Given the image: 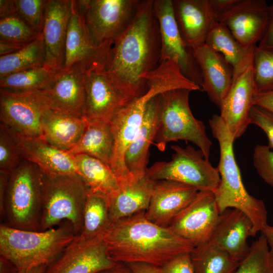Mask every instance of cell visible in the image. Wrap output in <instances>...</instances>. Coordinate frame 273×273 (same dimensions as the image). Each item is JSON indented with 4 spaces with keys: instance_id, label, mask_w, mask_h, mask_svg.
<instances>
[{
    "instance_id": "6da1fadb",
    "label": "cell",
    "mask_w": 273,
    "mask_h": 273,
    "mask_svg": "<svg viewBox=\"0 0 273 273\" xmlns=\"http://www.w3.org/2000/svg\"><path fill=\"white\" fill-rule=\"evenodd\" d=\"M161 36L154 0H142L129 27L112 43L103 69L127 96L147 90L143 76L161 63Z\"/></svg>"
},
{
    "instance_id": "7a4b0ae2",
    "label": "cell",
    "mask_w": 273,
    "mask_h": 273,
    "mask_svg": "<svg viewBox=\"0 0 273 273\" xmlns=\"http://www.w3.org/2000/svg\"><path fill=\"white\" fill-rule=\"evenodd\" d=\"M145 211L111 222L103 239L115 262H143L161 267L194 247L168 227L147 218Z\"/></svg>"
},
{
    "instance_id": "3957f363",
    "label": "cell",
    "mask_w": 273,
    "mask_h": 273,
    "mask_svg": "<svg viewBox=\"0 0 273 273\" xmlns=\"http://www.w3.org/2000/svg\"><path fill=\"white\" fill-rule=\"evenodd\" d=\"M143 79L146 81V91L133 98L110 120L114 145L110 166L120 187L135 180L125 165L124 156L142 125L149 102L157 95L171 89L187 88L189 85L188 80L179 68L170 61L162 62Z\"/></svg>"
},
{
    "instance_id": "277c9868",
    "label": "cell",
    "mask_w": 273,
    "mask_h": 273,
    "mask_svg": "<svg viewBox=\"0 0 273 273\" xmlns=\"http://www.w3.org/2000/svg\"><path fill=\"white\" fill-rule=\"evenodd\" d=\"M209 124L220 150L217 167L220 182L213 192L219 210L221 213L233 208L244 213L252 222V237H254L267 224L264 203L250 195L245 189L234 153L235 140L220 115H212Z\"/></svg>"
},
{
    "instance_id": "5b68a950",
    "label": "cell",
    "mask_w": 273,
    "mask_h": 273,
    "mask_svg": "<svg viewBox=\"0 0 273 273\" xmlns=\"http://www.w3.org/2000/svg\"><path fill=\"white\" fill-rule=\"evenodd\" d=\"M77 234L72 224L65 221L46 231H26L0 226V256L11 262L17 273H27L48 266L62 254Z\"/></svg>"
},
{
    "instance_id": "8992f818",
    "label": "cell",
    "mask_w": 273,
    "mask_h": 273,
    "mask_svg": "<svg viewBox=\"0 0 273 273\" xmlns=\"http://www.w3.org/2000/svg\"><path fill=\"white\" fill-rule=\"evenodd\" d=\"M188 89H171L160 94V120L153 144L160 151L170 142L187 141L196 145L209 160L212 142L203 122L193 115Z\"/></svg>"
},
{
    "instance_id": "52a82bcc",
    "label": "cell",
    "mask_w": 273,
    "mask_h": 273,
    "mask_svg": "<svg viewBox=\"0 0 273 273\" xmlns=\"http://www.w3.org/2000/svg\"><path fill=\"white\" fill-rule=\"evenodd\" d=\"M41 173L42 211L40 231L49 230L67 221L72 224L78 235L82 228L87 187L77 174L50 175L41 171Z\"/></svg>"
},
{
    "instance_id": "ba28073f",
    "label": "cell",
    "mask_w": 273,
    "mask_h": 273,
    "mask_svg": "<svg viewBox=\"0 0 273 273\" xmlns=\"http://www.w3.org/2000/svg\"><path fill=\"white\" fill-rule=\"evenodd\" d=\"M41 211V171L24 159L9 176L4 224L22 230L40 231Z\"/></svg>"
},
{
    "instance_id": "9c48e42d",
    "label": "cell",
    "mask_w": 273,
    "mask_h": 273,
    "mask_svg": "<svg viewBox=\"0 0 273 273\" xmlns=\"http://www.w3.org/2000/svg\"><path fill=\"white\" fill-rule=\"evenodd\" d=\"M142 0H80L76 3L93 43L113 42L130 25Z\"/></svg>"
},
{
    "instance_id": "30bf717a",
    "label": "cell",
    "mask_w": 273,
    "mask_h": 273,
    "mask_svg": "<svg viewBox=\"0 0 273 273\" xmlns=\"http://www.w3.org/2000/svg\"><path fill=\"white\" fill-rule=\"evenodd\" d=\"M174 153L169 161H158L148 168L146 174L154 180H170L214 192L220 182L217 168L205 159L203 152L191 146L172 145Z\"/></svg>"
},
{
    "instance_id": "8fae6325",
    "label": "cell",
    "mask_w": 273,
    "mask_h": 273,
    "mask_svg": "<svg viewBox=\"0 0 273 273\" xmlns=\"http://www.w3.org/2000/svg\"><path fill=\"white\" fill-rule=\"evenodd\" d=\"M49 109L44 90L14 92L0 88L1 123L20 134L42 138L41 121Z\"/></svg>"
},
{
    "instance_id": "7c38bea8",
    "label": "cell",
    "mask_w": 273,
    "mask_h": 273,
    "mask_svg": "<svg viewBox=\"0 0 273 273\" xmlns=\"http://www.w3.org/2000/svg\"><path fill=\"white\" fill-rule=\"evenodd\" d=\"M220 214L213 192L199 191L167 227L195 247L209 241Z\"/></svg>"
},
{
    "instance_id": "4fadbf2b",
    "label": "cell",
    "mask_w": 273,
    "mask_h": 273,
    "mask_svg": "<svg viewBox=\"0 0 273 273\" xmlns=\"http://www.w3.org/2000/svg\"><path fill=\"white\" fill-rule=\"evenodd\" d=\"M113 42L101 46H96L93 43L85 28L76 1L72 0L64 60L61 69H78L84 73L103 71Z\"/></svg>"
},
{
    "instance_id": "5bb4252c",
    "label": "cell",
    "mask_w": 273,
    "mask_h": 273,
    "mask_svg": "<svg viewBox=\"0 0 273 273\" xmlns=\"http://www.w3.org/2000/svg\"><path fill=\"white\" fill-rule=\"evenodd\" d=\"M161 36V62L170 60L179 67L183 74L201 87L200 69L193 48L182 38L174 19L172 0H154Z\"/></svg>"
},
{
    "instance_id": "9a60e30c",
    "label": "cell",
    "mask_w": 273,
    "mask_h": 273,
    "mask_svg": "<svg viewBox=\"0 0 273 273\" xmlns=\"http://www.w3.org/2000/svg\"><path fill=\"white\" fill-rule=\"evenodd\" d=\"M270 17V5L265 0H237L219 15L217 22L224 24L245 48L256 46L263 37Z\"/></svg>"
},
{
    "instance_id": "2e32d148",
    "label": "cell",
    "mask_w": 273,
    "mask_h": 273,
    "mask_svg": "<svg viewBox=\"0 0 273 273\" xmlns=\"http://www.w3.org/2000/svg\"><path fill=\"white\" fill-rule=\"evenodd\" d=\"M103 237L85 241L77 235L44 273H97L113 267Z\"/></svg>"
},
{
    "instance_id": "e0dca14e",
    "label": "cell",
    "mask_w": 273,
    "mask_h": 273,
    "mask_svg": "<svg viewBox=\"0 0 273 273\" xmlns=\"http://www.w3.org/2000/svg\"><path fill=\"white\" fill-rule=\"evenodd\" d=\"M85 106L87 120L110 121L114 116L133 98L126 95L103 71L84 74Z\"/></svg>"
},
{
    "instance_id": "ac0fdd59",
    "label": "cell",
    "mask_w": 273,
    "mask_h": 273,
    "mask_svg": "<svg viewBox=\"0 0 273 273\" xmlns=\"http://www.w3.org/2000/svg\"><path fill=\"white\" fill-rule=\"evenodd\" d=\"M256 94L252 65L233 82L219 109L220 116L235 141L250 124V111Z\"/></svg>"
},
{
    "instance_id": "d6986e66",
    "label": "cell",
    "mask_w": 273,
    "mask_h": 273,
    "mask_svg": "<svg viewBox=\"0 0 273 273\" xmlns=\"http://www.w3.org/2000/svg\"><path fill=\"white\" fill-rule=\"evenodd\" d=\"M72 5V0H47L45 5L41 34L46 65L56 70L63 64Z\"/></svg>"
},
{
    "instance_id": "ffe728a7",
    "label": "cell",
    "mask_w": 273,
    "mask_h": 273,
    "mask_svg": "<svg viewBox=\"0 0 273 273\" xmlns=\"http://www.w3.org/2000/svg\"><path fill=\"white\" fill-rule=\"evenodd\" d=\"M8 128L24 159L36 165L44 173L77 174L74 155L59 149L42 138L25 136Z\"/></svg>"
},
{
    "instance_id": "44dd1931",
    "label": "cell",
    "mask_w": 273,
    "mask_h": 273,
    "mask_svg": "<svg viewBox=\"0 0 273 273\" xmlns=\"http://www.w3.org/2000/svg\"><path fill=\"white\" fill-rule=\"evenodd\" d=\"M199 191L170 180H156L145 216L152 222L167 227L196 197Z\"/></svg>"
},
{
    "instance_id": "7402d4cb",
    "label": "cell",
    "mask_w": 273,
    "mask_h": 273,
    "mask_svg": "<svg viewBox=\"0 0 273 273\" xmlns=\"http://www.w3.org/2000/svg\"><path fill=\"white\" fill-rule=\"evenodd\" d=\"M193 49L201 71L202 90L220 109L233 84V68L220 53L205 43Z\"/></svg>"
},
{
    "instance_id": "603a6c76",
    "label": "cell",
    "mask_w": 273,
    "mask_h": 273,
    "mask_svg": "<svg viewBox=\"0 0 273 273\" xmlns=\"http://www.w3.org/2000/svg\"><path fill=\"white\" fill-rule=\"evenodd\" d=\"M173 15L180 34L191 47L205 43L217 16L209 0H172Z\"/></svg>"
},
{
    "instance_id": "cb8c5ba5",
    "label": "cell",
    "mask_w": 273,
    "mask_h": 273,
    "mask_svg": "<svg viewBox=\"0 0 273 273\" xmlns=\"http://www.w3.org/2000/svg\"><path fill=\"white\" fill-rule=\"evenodd\" d=\"M253 224L242 211L228 209L220 214L218 223L208 242L226 251L240 262L248 255L250 246L247 243L252 236Z\"/></svg>"
},
{
    "instance_id": "d4e9b609",
    "label": "cell",
    "mask_w": 273,
    "mask_h": 273,
    "mask_svg": "<svg viewBox=\"0 0 273 273\" xmlns=\"http://www.w3.org/2000/svg\"><path fill=\"white\" fill-rule=\"evenodd\" d=\"M160 94L149 102L142 125L125 152V165L135 180L146 174L149 148L153 144L160 123Z\"/></svg>"
},
{
    "instance_id": "484cf974",
    "label": "cell",
    "mask_w": 273,
    "mask_h": 273,
    "mask_svg": "<svg viewBox=\"0 0 273 273\" xmlns=\"http://www.w3.org/2000/svg\"><path fill=\"white\" fill-rule=\"evenodd\" d=\"M84 74L78 69L57 71L44 90L52 109L84 117Z\"/></svg>"
},
{
    "instance_id": "4316f807",
    "label": "cell",
    "mask_w": 273,
    "mask_h": 273,
    "mask_svg": "<svg viewBox=\"0 0 273 273\" xmlns=\"http://www.w3.org/2000/svg\"><path fill=\"white\" fill-rule=\"evenodd\" d=\"M86 124L84 117L49 109L41 121L42 139L59 149L68 152L80 139Z\"/></svg>"
},
{
    "instance_id": "83f0119b",
    "label": "cell",
    "mask_w": 273,
    "mask_h": 273,
    "mask_svg": "<svg viewBox=\"0 0 273 273\" xmlns=\"http://www.w3.org/2000/svg\"><path fill=\"white\" fill-rule=\"evenodd\" d=\"M155 183L146 174L108 197L111 222L146 211Z\"/></svg>"
},
{
    "instance_id": "f1b7e54d",
    "label": "cell",
    "mask_w": 273,
    "mask_h": 273,
    "mask_svg": "<svg viewBox=\"0 0 273 273\" xmlns=\"http://www.w3.org/2000/svg\"><path fill=\"white\" fill-rule=\"evenodd\" d=\"M205 43L220 53L232 66L233 82L252 65L256 46L243 47L221 22H216L213 25Z\"/></svg>"
},
{
    "instance_id": "f546056e",
    "label": "cell",
    "mask_w": 273,
    "mask_h": 273,
    "mask_svg": "<svg viewBox=\"0 0 273 273\" xmlns=\"http://www.w3.org/2000/svg\"><path fill=\"white\" fill-rule=\"evenodd\" d=\"M86 120V126L80 139L68 152L73 155H88L110 166L114 145L110 121Z\"/></svg>"
},
{
    "instance_id": "4dcf8cb0",
    "label": "cell",
    "mask_w": 273,
    "mask_h": 273,
    "mask_svg": "<svg viewBox=\"0 0 273 273\" xmlns=\"http://www.w3.org/2000/svg\"><path fill=\"white\" fill-rule=\"evenodd\" d=\"M74 157L77 173L89 190L108 198L118 191V181L109 165L86 154H77Z\"/></svg>"
},
{
    "instance_id": "1f68e13d",
    "label": "cell",
    "mask_w": 273,
    "mask_h": 273,
    "mask_svg": "<svg viewBox=\"0 0 273 273\" xmlns=\"http://www.w3.org/2000/svg\"><path fill=\"white\" fill-rule=\"evenodd\" d=\"M111 223L107 196L88 189L82 215L81 239L92 241L104 237Z\"/></svg>"
},
{
    "instance_id": "d6a6232c",
    "label": "cell",
    "mask_w": 273,
    "mask_h": 273,
    "mask_svg": "<svg viewBox=\"0 0 273 273\" xmlns=\"http://www.w3.org/2000/svg\"><path fill=\"white\" fill-rule=\"evenodd\" d=\"M191 256L195 273H233L240 263L209 242L194 247Z\"/></svg>"
},
{
    "instance_id": "836d02e7",
    "label": "cell",
    "mask_w": 273,
    "mask_h": 273,
    "mask_svg": "<svg viewBox=\"0 0 273 273\" xmlns=\"http://www.w3.org/2000/svg\"><path fill=\"white\" fill-rule=\"evenodd\" d=\"M44 65V47L41 33L19 51L0 56V78Z\"/></svg>"
},
{
    "instance_id": "e575fe53",
    "label": "cell",
    "mask_w": 273,
    "mask_h": 273,
    "mask_svg": "<svg viewBox=\"0 0 273 273\" xmlns=\"http://www.w3.org/2000/svg\"><path fill=\"white\" fill-rule=\"evenodd\" d=\"M57 70L44 65L0 78V88L14 92L46 90Z\"/></svg>"
},
{
    "instance_id": "d590c367",
    "label": "cell",
    "mask_w": 273,
    "mask_h": 273,
    "mask_svg": "<svg viewBox=\"0 0 273 273\" xmlns=\"http://www.w3.org/2000/svg\"><path fill=\"white\" fill-rule=\"evenodd\" d=\"M233 273H273V255L262 234L253 242L248 255Z\"/></svg>"
},
{
    "instance_id": "8d00e7d4",
    "label": "cell",
    "mask_w": 273,
    "mask_h": 273,
    "mask_svg": "<svg viewBox=\"0 0 273 273\" xmlns=\"http://www.w3.org/2000/svg\"><path fill=\"white\" fill-rule=\"evenodd\" d=\"M252 67L257 93L273 91V50L256 46Z\"/></svg>"
},
{
    "instance_id": "74e56055",
    "label": "cell",
    "mask_w": 273,
    "mask_h": 273,
    "mask_svg": "<svg viewBox=\"0 0 273 273\" xmlns=\"http://www.w3.org/2000/svg\"><path fill=\"white\" fill-rule=\"evenodd\" d=\"M41 33L35 31L17 14L0 19V40L28 43Z\"/></svg>"
},
{
    "instance_id": "f35d334b",
    "label": "cell",
    "mask_w": 273,
    "mask_h": 273,
    "mask_svg": "<svg viewBox=\"0 0 273 273\" xmlns=\"http://www.w3.org/2000/svg\"><path fill=\"white\" fill-rule=\"evenodd\" d=\"M24 160L9 129L0 124V172L10 174Z\"/></svg>"
},
{
    "instance_id": "ab89813d",
    "label": "cell",
    "mask_w": 273,
    "mask_h": 273,
    "mask_svg": "<svg viewBox=\"0 0 273 273\" xmlns=\"http://www.w3.org/2000/svg\"><path fill=\"white\" fill-rule=\"evenodd\" d=\"M44 0H15L17 14L37 32L43 28L45 5Z\"/></svg>"
},
{
    "instance_id": "60d3db41",
    "label": "cell",
    "mask_w": 273,
    "mask_h": 273,
    "mask_svg": "<svg viewBox=\"0 0 273 273\" xmlns=\"http://www.w3.org/2000/svg\"><path fill=\"white\" fill-rule=\"evenodd\" d=\"M253 163L259 175L273 187V151L267 146L257 145L254 149Z\"/></svg>"
},
{
    "instance_id": "b9f144b4",
    "label": "cell",
    "mask_w": 273,
    "mask_h": 273,
    "mask_svg": "<svg viewBox=\"0 0 273 273\" xmlns=\"http://www.w3.org/2000/svg\"><path fill=\"white\" fill-rule=\"evenodd\" d=\"M250 118V124L257 125L265 133L268 141L267 146L273 149V113L264 108L253 105Z\"/></svg>"
},
{
    "instance_id": "7bdbcfd3",
    "label": "cell",
    "mask_w": 273,
    "mask_h": 273,
    "mask_svg": "<svg viewBox=\"0 0 273 273\" xmlns=\"http://www.w3.org/2000/svg\"><path fill=\"white\" fill-rule=\"evenodd\" d=\"M161 273H195L191 253L179 254L160 267Z\"/></svg>"
},
{
    "instance_id": "ee69618b",
    "label": "cell",
    "mask_w": 273,
    "mask_h": 273,
    "mask_svg": "<svg viewBox=\"0 0 273 273\" xmlns=\"http://www.w3.org/2000/svg\"><path fill=\"white\" fill-rule=\"evenodd\" d=\"M257 47L273 50V2L270 5V17L266 30Z\"/></svg>"
},
{
    "instance_id": "f6af8a7d",
    "label": "cell",
    "mask_w": 273,
    "mask_h": 273,
    "mask_svg": "<svg viewBox=\"0 0 273 273\" xmlns=\"http://www.w3.org/2000/svg\"><path fill=\"white\" fill-rule=\"evenodd\" d=\"M253 105L264 108L273 113V91L256 94Z\"/></svg>"
},
{
    "instance_id": "bcb514c9",
    "label": "cell",
    "mask_w": 273,
    "mask_h": 273,
    "mask_svg": "<svg viewBox=\"0 0 273 273\" xmlns=\"http://www.w3.org/2000/svg\"><path fill=\"white\" fill-rule=\"evenodd\" d=\"M132 273H161L160 267L143 262L126 263Z\"/></svg>"
},
{
    "instance_id": "7dc6e473",
    "label": "cell",
    "mask_w": 273,
    "mask_h": 273,
    "mask_svg": "<svg viewBox=\"0 0 273 273\" xmlns=\"http://www.w3.org/2000/svg\"><path fill=\"white\" fill-rule=\"evenodd\" d=\"M10 174L0 172V212L1 217H4L5 203L9 178Z\"/></svg>"
},
{
    "instance_id": "c3c4849f",
    "label": "cell",
    "mask_w": 273,
    "mask_h": 273,
    "mask_svg": "<svg viewBox=\"0 0 273 273\" xmlns=\"http://www.w3.org/2000/svg\"><path fill=\"white\" fill-rule=\"evenodd\" d=\"M237 0H209L210 5L217 16H218L230 8Z\"/></svg>"
},
{
    "instance_id": "681fc988",
    "label": "cell",
    "mask_w": 273,
    "mask_h": 273,
    "mask_svg": "<svg viewBox=\"0 0 273 273\" xmlns=\"http://www.w3.org/2000/svg\"><path fill=\"white\" fill-rule=\"evenodd\" d=\"M26 44L0 40V56L15 53Z\"/></svg>"
},
{
    "instance_id": "f907efd6",
    "label": "cell",
    "mask_w": 273,
    "mask_h": 273,
    "mask_svg": "<svg viewBox=\"0 0 273 273\" xmlns=\"http://www.w3.org/2000/svg\"><path fill=\"white\" fill-rule=\"evenodd\" d=\"M17 14L15 1H0V18Z\"/></svg>"
},
{
    "instance_id": "816d5d0a",
    "label": "cell",
    "mask_w": 273,
    "mask_h": 273,
    "mask_svg": "<svg viewBox=\"0 0 273 273\" xmlns=\"http://www.w3.org/2000/svg\"><path fill=\"white\" fill-rule=\"evenodd\" d=\"M97 273H132V272L126 263L117 262L113 267L101 270Z\"/></svg>"
},
{
    "instance_id": "f5cc1de1",
    "label": "cell",
    "mask_w": 273,
    "mask_h": 273,
    "mask_svg": "<svg viewBox=\"0 0 273 273\" xmlns=\"http://www.w3.org/2000/svg\"><path fill=\"white\" fill-rule=\"evenodd\" d=\"M260 232L264 236L270 252L273 255V226L266 224Z\"/></svg>"
},
{
    "instance_id": "db71d44e",
    "label": "cell",
    "mask_w": 273,
    "mask_h": 273,
    "mask_svg": "<svg viewBox=\"0 0 273 273\" xmlns=\"http://www.w3.org/2000/svg\"><path fill=\"white\" fill-rule=\"evenodd\" d=\"M0 273H17V271L11 262L0 256Z\"/></svg>"
},
{
    "instance_id": "11a10c76",
    "label": "cell",
    "mask_w": 273,
    "mask_h": 273,
    "mask_svg": "<svg viewBox=\"0 0 273 273\" xmlns=\"http://www.w3.org/2000/svg\"><path fill=\"white\" fill-rule=\"evenodd\" d=\"M47 266L42 265L36 267L27 273H44Z\"/></svg>"
}]
</instances>
